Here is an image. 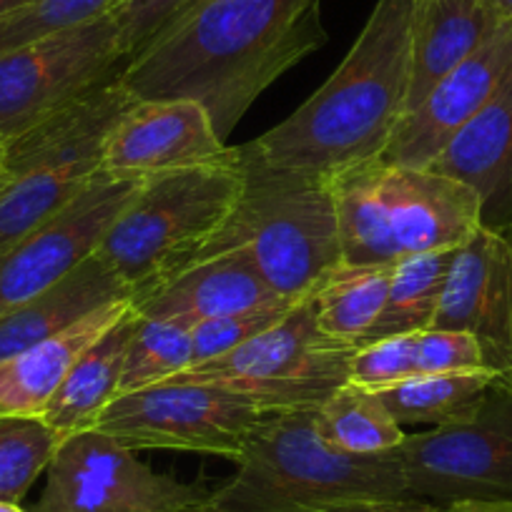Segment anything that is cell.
Wrapping results in <instances>:
<instances>
[{"mask_svg": "<svg viewBox=\"0 0 512 512\" xmlns=\"http://www.w3.org/2000/svg\"><path fill=\"white\" fill-rule=\"evenodd\" d=\"M121 0H31L0 18V53L111 13Z\"/></svg>", "mask_w": 512, "mask_h": 512, "instance_id": "cell-29", "label": "cell"}, {"mask_svg": "<svg viewBox=\"0 0 512 512\" xmlns=\"http://www.w3.org/2000/svg\"><path fill=\"white\" fill-rule=\"evenodd\" d=\"M244 189L234 159L149 176L108 224L96 256L131 297L171 277L229 221Z\"/></svg>", "mask_w": 512, "mask_h": 512, "instance_id": "cell-6", "label": "cell"}, {"mask_svg": "<svg viewBox=\"0 0 512 512\" xmlns=\"http://www.w3.org/2000/svg\"><path fill=\"white\" fill-rule=\"evenodd\" d=\"M267 412L224 384L169 379L118 395L96 422L131 450H186L239 462Z\"/></svg>", "mask_w": 512, "mask_h": 512, "instance_id": "cell-9", "label": "cell"}, {"mask_svg": "<svg viewBox=\"0 0 512 512\" xmlns=\"http://www.w3.org/2000/svg\"><path fill=\"white\" fill-rule=\"evenodd\" d=\"M239 159L244 189L229 221L179 269L211 256L241 254L279 297L304 302L342 264L329 181L274 169L246 144L239 146Z\"/></svg>", "mask_w": 512, "mask_h": 512, "instance_id": "cell-4", "label": "cell"}, {"mask_svg": "<svg viewBox=\"0 0 512 512\" xmlns=\"http://www.w3.org/2000/svg\"><path fill=\"white\" fill-rule=\"evenodd\" d=\"M510 236H512V234H510Z\"/></svg>", "mask_w": 512, "mask_h": 512, "instance_id": "cell-41", "label": "cell"}, {"mask_svg": "<svg viewBox=\"0 0 512 512\" xmlns=\"http://www.w3.org/2000/svg\"><path fill=\"white\" fill-rule=\"evenodd\" d=\"M455 254L457 249L430 251V254L410 256L405 262L395 264L387 302L362 344L430 329L435 324Z\"/></svg>", "mask_w": 512, "mask_h": 512, "instance_id": "cell-25", "label": "cell"}, {"mask_svg": "<svg viewBox=\"0 0 512 512\" xmlns=\"http://www.w3.org/2000/svg\"><path fill=\"white\" fill-rule=\"evenodd\" d=\"M314 425L324 442L352 455L390 452L407 437L377 392L354 382H344L319 410H314Z\"/></svg>", "mask_w": 512, "mask_h": 512, "instance_id": "cell-26", "label": "cell"}, {"mask_svg": "<svg viewBox=\"0 0 512 512\" xmlns=\"http://www.w3.org/2000/svg\"><path fill=\"white\" fill-rule=\"evenodd\" d=\"M63 435L43 417L0 415V502H21L48 470Z\"/></svg>", "mask_w": 512, "mask_h": 512, "instance_id": "cell-28", "label": "cell"}, {"mask_svg": "<svg viewBox=\"0 0 512 512\" xmlns=\"http://www.w3.org/2000/svg\"><path fill=\"white\" fill-rule=\"evenodd\" d=\"M417 374H450L487 369L480 342L457 329L430 327L417 332Z\"/></svg>", "mask_w": 512, "mask_h": 512, "instance_id": "cell-32", "label": "cell"}, {"mask_svg": "<svg viewBox=\"0 0 512 512\" xmlns=\"http://www.w3.org/2000/svg\"><path fill=\"white\" fill-rule=\"evenodd\" d=\"M435 512H512V502L462 500V502H450V505L445 507H435Z\"/></svg>", "mask_w": 512, "mask_h": 512, "instance_id": "cell-34", "label": "cell"}, {"mask_svg": "<svg viewBox=\"0 0 512 512\" xmlns=\"http://www.w3.org/2000/svg\"><path fill=\"white\" fill-rule=\"evenodd\" d=\"M26 3H31V0H0V18L8 16V13L18 11L21 6H26Z\"/></svg>", "mask_w": 512, "mask_h": 512, "instance_id": "cell-36", "label": "cell"}, {"mask_svg": "<svg viewBox=\"0 0 512 512\" xmlns=\"http://www.w3.org/2000/svg\"><path fill=\"white\" fill-rule=\"evenodd\" d=\"M209 502L204 485L154 472L136 450L91 427L63 437L33 512H184Z\"/></svg>", "mask_w": 512, "mask_h": 512, "instance_id": "cell-12", "label": "cell"}, {"mask_svg": "<svg viewBox=\"0 0 512 512\" xmlns=\"http://www.w3.org/2000/svg\"><path fill=\"white\" fill-rule=\"evenodd\" d=\"M131 307V299L111 302L66 332L33 344L0 362V415L41 417L76 359Z\"/></svg>", "mask_w": 512, "mask_h": 512, "instance_id": "cell-21", "label": "cell"}, {"mask_svg": "<svg viewBox=\"0 0 512 512\" xmlns=\"http://www.w3.org/2000/svg\"><path fill=\"white\" fill-rule=\"evenodd\" d=\"M324 43L319 0H189L121 83L141 101L194 98L226 141L251 103Z\"/></svg>", "mask_w": 512, "mask_h": 512, "instance_id": "cell-1", "label": "cell"}, {"mask_svg": "<svg viewBox=\"0 0 512 512\" xmlns=\"http://www.w3.org/2000/svg\"><path fill=\"white\" fill-rule=\"evenodd\" d=\"M126 63L113 11L0 53V144L81 101Z\"/></svg>", "mask_w": 512, "mask_h": 512, "instance_id": "cell-10", "label": "cell"}, {"mask_svg": "<svg viewBox=\"0 0 512 512\" xmlns=\"http://www.w3.org/2000/svg\"><path fill=\"white\" fill-rule=\"evenodd\" d=\"M415 0H377L354 46L319 91L246 149L314 179L382 156L405 116Z\"/></svg>", "mask_w": 512, "mask_h": 512, "instance_id": "cell-2", "label": "cell"}, {"mask_svg": "<svg viewBox=\"0 0 512 512\" xmlns=\"http://www.w3.org/2000/svg\"><path fill=\"white\" fill-rule=\"evenodd\" d=\"M395 267H352L339 264L314 287L307 302L314 322L327 337L362 344L382 314Z\"/></svg>", "mask_w": 512, "mask_h": 512, "instance_id": "cell-23", "label": "cell"}, {"mask_svg": "<svg viewBox=\"0 0 512 512\" xmlns=\"http://www.w3.org/2000/svg\"><path fill=\"white\" fill-rule=\"evenodd\" d=\"M495 374L490 369L450 374H415L377 392L400 425H452L475 412Z\"/></svg>", "mask_w": 512, "mask_h": 512, "instance_id": "cell-24", "label": "cell"}, {"mask_svg": "<svg viewBox=\"0 0 512 512\" xmlns=\"http://www.w3.org/2000/svg\"><path fill=\"white\" fill-rule=\"evenodd\" d=\"M194 324L184 319L139 317L126 359H123L118 395L139 392L154 384L169 382L194 367Z\"/></svg>", "mask_w": 512, "mask_h": 512, "instance_id": "cell-27", "label": "cell"}, {"mask_svg": "<svg viewBox=\"0 0 512 512\" xmlns=\"http://www.w3.org/2000/svg\"><path fill=\"white\" fill-rule=\"evenodd\" d=\"M432 327L472 334L497 387L512 390V236L480 226L457 249Z\"/></svg>", "mask_w": 512, "mask_h": 512, "instance_id": "cell-15", "label": "cell"}, {"mask_svg": "<svg viewBox=\"0 0 512 512\" xmlns=\"http://www.w3.org/2000/svg\"><path fill=\"white\" fill-rule=\"evenodd\" d=\"M184 512H221V510H214L211 505H206V507H194V510H184Z\"/></svg>", "mask_w": 512, "mask_h": 512, "instance_id": "cell-40", "label": "cell"}, {"mask_svg": "<svg viewBox=\"0 0 512 512\" xmlns=\"http://www.w3.org/2000/svg\"><path fill=\"white\" fill-rule=\"evenodd\" d=\"M342 264L395 267L410 256L460 249L482 226L480 196L432 169H407L377 156L334 174Z\"/></svg>", "mask_w": 512, "mask_h": 512, "instance_id": "cell-5", "label": "cell"}, {"mask_svg": "<svg viewBox=\"0 0 512 512\" xmlns=\"http://www.w3.org/2000/svg\"><path fill=\"white\" fill-rule=\"evenodd\" d=\"M427 169L470 186L482 226L512 234V73Z\"/></svg>", "mask_w": 512, "mask_h": 512, "instance_id": "cell-17", "label": "cell"}, {"mask_svg": "<svg viewBox=\"0 0 512 512\" xmlns=\"http://www.w3.org/2000/svg\"><path fill=\"white\" fill-rule=\"evenodd\" d=\"M354 349L357 344L327 337L304 299L259 337L174 379L224 384L267 415L314 412L349 379Z\"/></svg>", "mask_w": 512, "mask_h": 512, "instance_id": "cell-8", "label": "cell"}, {"mask_svg": "<svg viewBox=\"0 0 512 512\" xmlns=\"http://www.w3.org/2000/svg\"><path fill=\"white\" fill-rule=\"evenodd\" d=\"M417 500L512 502V390L492 384L470 417L395 447Z\"/></svg>", "mask_w": 512, "mask_h": 512, "instance_id": "cell-11", "label": "cell"}, {"mask_svg": "<svg viewBox=\"0 0 512 512\" xmlns=\"http://www.w3.org/2000/svg\"><path fill=\"white\" fill-rule=\"evenodd\" d=\"M121 299H131L126 284L96 254L88 256L61 282L0 317V362L66 332L91 312Z\"/></svg>", "mask_w": 512, "mask_h": 512, "instance_id": "cell-20", "label": "cell"}, {"mask_svg": "<svg viewBox=\"0 0 512 512\" xmlns=\"http://www.w3.org/2000/svg\"><path fill=\"white\" fill-rule=\"evenodd\" d=\"M490 3L502 13V16L512 18V0H490Z\"/></svg>", "mask_w": 512, "mask_h": 512, "instance_id": "cell-37", "label": "cell"}, {"mask_svg": "<svg viewBox=\"0 0 512 512\" xmlns=\"http://www.w3.org/2000/svg\"><path fill=\"white\" fill-rule=\"evenodd\" d=\"M139 184L141 181L116 179L98 171L96 179L76 199L3 251L0 317L46 292L96 254L108 224L116 219Z\"/></svg>", "mask_w": 512, "mask_h": 512, "instance_id": "cell-13", "label": "cell"}, {"mask_svg": "<svg viewBox=\"0 0 512 512\" xmlns=\"http://www.w3.org/2000/svg\"><path fill=\"white\" fill-rule=\"evenodd\" d=\"M139 324L134 304L121 314L116 324L106 329L66 374L56 395L43 410V420L58 435H71L78 430L96 427L101 412L118 397L121 384L123 359H126L128 342Z\"/></svg>", "mask_w": 512, "mask_h": 512, "instance_id": "cell-22", "label": "cell"}, {"mask_svg": "<svg viewBox=\"0 0 512 512\" xmlns=\"http://www.w3.org/2000/svg\"><path fill=\"white\" fill-rule=\"evenodd\" d=\"M505 21L490 0H415L405 116Z\"/></svg>", "mask_w": 512, "mask_h": 512, "instance_id": "cell-19", "label": "cell"}, {"mask_svg": "<svg viewBox=\"0 0 512 512\" xmlns=\"http://www.w3.org/2000/svg\"><path fill=\"white\" fill-rule=\"evenodd\" d=\"M146 319H184L189 324L292 304L279 297L241 254H221L189 264L164 282L131 297Z\"/></svg>", "mask_w": 512, "mask_h": 512, "instance_id": "cell-18", "label": "cell"}, {"mask_svg": "<svg viewBox=\"0 0 512 512\" xmlns=\"http://www.w3.org/2000/svg\"><path fill=\"white\" fill-rule=\"evenodd\" d=\"M417 374V339L415 334L377 339V342L359 344L349 359L347 382L382 390L390 384L402 382Z\"/></svg>", "mask_w": 512, "mask_h": 512, "instance_id": "cell-30", "label": "cell"}, {"mask_svg": "<svg viewBox=\"0 0 512 512\" xmlns=\"http://www.w3.org/2000/svg\"><path fill=\"white\" fill-rule=\"evenodd\" d=\"M512 73V18L472 56L452 68L425 101L400 118L379 159L407 169H427L452 136L490 101Z\"/></svg>", "mask_w": 512, "mask_h": 512, "instance_id": "cell-16", "label": "cell"}, {"mask_svg": "<svg viewBox=\"0 0 512 512\" xmlns=\"http://www.w3.org/2000/svg\"><path fill=\"white\" fill-rule=\"evenodd\" d=\"M292 307L294 304H277V307L249 309V312L194 324V332H191V337H194V367L216 357H224L249 339L259 337L269 327H274L279 319H284V314Z\"/></svg>", "mask_w": 512, "mask_h": 512, "instance_id": "cell-31", "label": "cell"}, {"mask_svg": "<svg viewBox=\"0 0 512 512\" xmlns=\"http://www.w3.org/2000/svg\"><path fill=\"white\" fill-rule=\"evenodd\" d=\"M211 492L221 512H332L415 502L395 450L352 455L324 442L314 412L269 415Z\"/></svg>", "mask_w": 512, "mask_h": 512, "instance_id": "cell-3", "label": "cell"}, {"mask_svg": "<svg viewBox=\"0 0 512 512\" xmlns=\"http://www.w3.org/2000/svg\"><path fill=\"white\" fill-rule=\"evenodd\" d=\"M236 146L216 134L209 111L194 98H136L103 144L101 171L116 179L149 176L234 159Z\"/></svg>", "mask_w": 512, "mask_h": 512, "instance_id": "cell-14", "label": "cell"}, {"mask_svg": "<svg viewBox=\"0 0 512 512\" xmlns=\"http://www.w3.org/2000/svg\"><path fill=\"white\" fill-rule=\"evenodd\" d=\"M0 512H26L18 502H0Z\"/></svg>", "mask_w": 512, "mask_h": 512, "instance_id": "cell-38", "label": "cell"}, {"mask_svg": "<svg viewBox=\"0 0 512 512\" xmlns=\"http://www.w3.org/2000/svg\"><path fill=\"white\" fill-rule=\"evenodd\" d=\"M3 166H6V144H0V184H3Z\"/></svg>", "mask_w": 512, "mask_h": 512, "instance_id": "cell-39", "label": "cell"}, {"mask_svg": "<svg viewBox=\"0 0 512 512\" xmlns=\"http://www.w3.org/2000/svg\"><path fill=\"white\" fill-rule=\"evenodd\" d=\"M189 0H121L113 8L118 46L126 61L136 56Z\"/></svg>", "mask_w": 512, "mask_h": 512, "instance_id": "cell-33", "label": "cell"}, {"mask_svg": "<svg viewBox=\"0 0 512 512\" xmlns=\"http://www.w3.org/2000/svg\"><path fill=\"white\" fill-rule=\"evenodd\" d=\"M332 512H435V505L425 500L405 502V505H384V507H357V510H332Z\"/></svg>", "mask_w": 512, "mask_h": 512, "instance_id": "cell-35", "label": "cell"}, {"mask_svg": "<svg viewBox=\"0 0 512 512\" xmlns=\"http://www.w3.org/2000/svg\"><path fill=\"white\" fill-rule=\"evenodd\" d=\"M134 101L118 73L73 106L8 141L0 184V254L96 179L108 131Z\"/></svg>", "mask_w": 512, "mask_h": 512, "instance_id": "cell-7", "label": "cell"}]
</instances>
